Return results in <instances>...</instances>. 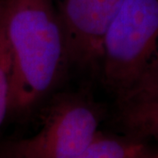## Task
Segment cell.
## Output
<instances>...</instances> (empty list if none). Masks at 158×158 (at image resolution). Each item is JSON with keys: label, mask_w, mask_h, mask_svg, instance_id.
Listing matches in <instances>:
<instances>
[{"label": "cell", "mask_w": 158, "mask_h": 158, "mask_svg": "<svg viewBox=\"0 0 158 158\" xmlns=\"http://www.w3.org/2000/svg\"><path fill=\"white\" fill-rule=\"evenodd\" d=\"M103 107L81 93H59L41 115L31 137L7 143L1 155L16 158H80L101 122Z\"/></svg>", "instance_id": "obj_3"}, {"label": "cell", "mask_w": 158, "mask_h": 158, "mask_svg": "<svg viewBox=\"0 0 158 158\" xmlns=\"http://www.w3.org/2000/svg\"><path fill=\"white\" fill-rule=\"evenodd\" d=\"M105 87L123 102L158 86V0H124L102 46Z\"/></svg>", "instance_id": "obj_2"}, {"label": "cell", "mask_w": 158, "mask_h": 158, "mask_svg": "<svg viewBox=\"0 0 158 158\" xmlns=\"http://www.w3.org/2000/svg\"><path fill=\"white\" fill-rule=\"evenodd\" d=\"M156 157H158V155H157V156H156Z\"/></svg>", "instance_id": "obj_8"}, {"label": "cell", "mask_w": 158, "mask_h": 158, "mask_svg": "<svg viewBox=\"0 0 158 158\" xmlns=\"http://www.w3.org/2000/svg\"><path fill=\"white\" fill-rule=\"evenodd\" d=\"M11 53L8 113L24 116L55 89L70 65L50 0H0Z\"/></svg>", "instance_id": "obj_1"}, {"label": "cell", "mask_w": 158, "mask_h": 158, "mask_svg": "<svg viewBox=\"0 0 158 158\" xmlns=\"http://www.w3.org/2000/svg\"><path fill=\"white\" fill-rule=\"evenodd\" d=\"M117 120L126 135L145 141L158 140V88L117 103Z\"/></svg>", "instance_id": "obj_5"}, {"label": "cell", "mask_w": 158, "mask_h": 158, "mask_svg": "<svg viewBox=\"0 0 158 158\" xmlns=\"http://www.w3.org/2000/svg\"><path fill=\"white\" fill-rule=\"evenodd\" d=\"M11 74V53L3 19L0 15V126L8 113Z\"/></svg>", "instance_id": "obj_7"}, {"label": "cell", "mask_w": 158, "mask_h": 158, "mask_svg": "<svg viewBox=\"0 0 158 158\" xmlns=\"http://www.w3.org/2000/svg\"><path fill=\"white\" fill-rule=\"evenodd\" d=\"M152 153L144 141L132 136H117L98 130L80 158H143Z\"/></svg>", "instance_id": "obj_6"}, {"label": "cell", "mask_w": 158, "mask_h": 158, "mask_svg": "<svg viewBox=\"0 0 158 158\" xmlns=\"http://www.w3.org/2000/svg\"><path fill=\"white\" fill-rule=\"evenodd\" d=\"M61 24L70 65L99 70L102 46L124 0H50Z\"/></svg>", "instance_id": "obj_4"}]
</instances>
